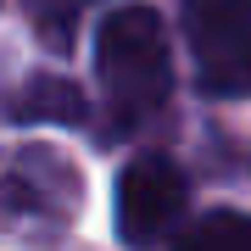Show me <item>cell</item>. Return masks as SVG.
I'll use <instances>...</instances> for the list:
<instances>
[{"label":"cell","mask_w":251,"mask_h":251,"mask_svg":"<svg viewBox=\"0 0 251 251\" xmlns=\"http://www.w3.org/2000/svg\"><path fill=\"white\" fill-rule=\"evenodd\" d=\"M184 201L190 184L168 156H134L117 179V234L134 246H151L184 218Z\"/></svg>","instance_id":"obj_3"},{"label":"cell","mask_w":251,"mask_h":251,"mask_svg":"<svg viewBox=\"0 0 251 251\" xmlns=\"http://www.w3.org/2000/svg\"><path fill=\"white\" fill-rule=\"evenodd\" d=\"M62 156H11L0 168V206L6 212H62L67 196H45V184H67Z\"/></svg>","instance_id":"obj_4"},{"label":"cell","mask_w":251,"mask_h":251,"mask_svg":"<svg viewBox=\"0 0 251 251\" xmlns=\"http://www.w3.org/2000/svg\"><path fill=\"white\" fill-rule=\"evenodd\" d=\"M173 251H251V218L246 212H206L179 234Z\"/></svg>","instance_id":"obj_6"},{"label":"cell","mask_w":251,"mask_h":251,"mask_svg":"<svg viewBox=\"0 0 251 251\" xmlns=\"http://www.w3.org/2000/svg\"><path fill=\"white\" fill-rule=\"evenodd\" d=\"M17 123H84V90L67 78H28L11 95Z\"/></svg>","instance_id":"obj_5"},{"label":"cell","mask_w":251,"mask_h":251,"mask_svg":"<svg viewBox=\"0 0 251 251\" xmlns=\"http://www.w3.org/2000/svg\"><path fill=\"white\" fill-rule=\"evenodd\" d=\"M95 73L106 84L117 117H151L173 95V67H168V34L162 17L145 6H123L95 28Z\"/></svg>","instance_id":"obj_1"},{"label":"cell","mask_w":251,"mask_h":251,"mask_svg":"<svg viewBox=\"0 0 251 251\" xmlns=\"http://www.w3.org/2000/svg\"><path fill=\"white\" fill-rule=\"evenodd\" d=\"M196 78L212 95H251V0H184Z\"/></svg>","instance_id":"obj_2"}]
</instances>
